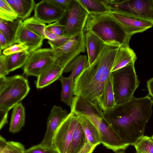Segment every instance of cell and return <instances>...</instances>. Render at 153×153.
<instances>
[{"instance_id": "cell-44", "label": "cell", "mask_w": 153, "mask_h": 153, "mask_svg": "<svg viewBox=\"0 0 153 153\" xmlns=\"http://www.w3.org/2000/svg\"><path fill=\"white\" fill-rule=\"evenodd\" d=\"M151 139L153 141V135L151 137Z\"/></svg>"}, {"instance_id": "cell-36", "label": "cell", "mask_w": 153, "mask_h": 153, "mask_svg": "<svg viewBox=\"0 0 153 153\" xmlns=\"http://www.w3.org/2000/svg\"><path fill=\"white\" fill-rule=\"evenodd\" d=\"M28 47L25 43L16 44L3 51L2 53L7 56L24 51H27Z\"/></svg>"}, {"instance_id": "cell-7", "label": "cell", "mask_w": 153, "mask_h": 153, "mask_svg": "<svg viewBox=\"0 0 153 153\" xmlns=\"http://www.w3.org/2000/svg\"><path fill=\"white\" fill-rule=\"evenodd\" d=\"M78 0H71L63 17L59 22L65 26L63 36H78L83 31L89 14Z\"/></svg>"}, {"instance_id": "cell-6", "label": "cell", "mask_w": 153, "mask_h": 153, "mask_svg": "<svg viewBox=\"0 0 153 153\" xmlns=\"http://www.w3.org/2000/svg\"><path fill=\"white\" fill-rule=\"evenodd\" d=\"M110 12L125 14L153 23V0H103Z\"/></svg>"}, {"instance_id": "cell-30", "label": "cell", "mask_w": 153, "mask_h": 153, "mask_svg": "<svg viewBox=\"0 0 153 153\" xmlns=\"http://www.w3.org/2000/svg\"><path fill=\"white\" fill-rule=\"evenodd\" d=\"M24 25L29 30L47 39L45 34L46 26L34 16L25 19L22 22Z\"/></svg>"}, {"instance_id": "cell-35", "label": "cell", "mask_w": 153, "mask_h": 153, "mask_svg": "<svg viewBox=\"0 0 153 153\" xmlns=\"http://www.w3.org/2000/svg\"><path fill=\"white\" fill-rule=\"evenodd\" d=\"M24 153H59L53 147L42 146L39 144L25 150Z\"/></svg>"}, {"instance_id": "cell-43", "label": "cell", "mask_w": 153, "mask_h": 153, "mask_svg": "<svg viewBox=\"0 0 153 153\" xmlns=\"http://www.w3.org/2000/svg\"><path fill=\"white\" fill-rule=\"evenodd\" d=\"M115 153H125V152L123 150H120L116 152Z\"/></svg>"}, {"instance_id": "cell-16", "label": "cell", "mask_w": 153, "mask_h": 153, "mask_svg": "<svg viewBox=\"0 0 153 153\" xmlns=\"http://www.w3.org/2000/svg\"><path fill=\"white\" fill-rule=\"evenodd\" d=\"M44 39L21 25L16 36L15 43L18 44L25 43L28 47L27 52L29 53L40 48Z\"/></svg>"}, {"instance_id": "cell-24", "label": "cell", "mask_w": 153, "mask_h": 153, "mask_svg": "<svg viewBox=\"0 0 153 153\" xmlns=\"http://www.w3.org/2000/svg\"><path fill=\"white\" fill-rule=\"evenodd\" d=\"M13 108L9 131L12 133H16L20 131L25 125V109L21 102Z\"/></svg>"}, {"instance_id": "cell-12", "label": "cell", "mask_w": 153, "mask_h": 153, "mask_svg": "<svg viewBox=\"0 0 153 153\" xmlns=\"http://www.w3.org/2000/svg\"><path fill=\"white\" fill-rule=\"evenodd\" d=\"M109 13L130 37L133 35L144 32L153 26V23L149 21L117 12H110Z\"/></svg>"}, {"instance_id": "cell-4", "label": "cell", "mask_w": 153, "mask_h": 153, "mask_svg": "<svg viewBox=\"0 0 153 153\" xmlns=\"http://www.w3.org/2000/svg\"><path fill=\"white\" fill-rule=\"evenodd\" d=\"M30 89L27 79L23 75L0 78V116L7 117L9 111L27 95Z\"/></svg>"}, {"instance_id": "cell-20", "label": "cell", "mask_w": 153, "mask_h": 153, "mask_svg": "<svg viewBox=\"0 0 153 153\" xmlns=\"http://www.w3.org/2000/svg\"><path fill=\"white\" fill-rule=\"evenodd\" d=\"M76 116L87 141L96 147L100 144L101 141L98 130L90 119L84 115Z\"/></svg>"}, {"instance_id": "cell-26", "label": "cell", "mask_w": 153, "mask_h": 153, "mask_svg": "<svg viewBox=\"0 0 153 153\" xmlns=\"http://www.w3.org/2000/svg\"><path fill=\"white\" fill-rule=\"evenodd\" d=\"M87 141L82 126L78 120L73 132L68 153H77L84 146Z\"/></svg>"}, {"instance_id": "cell-14", "label": "cell", "mask_w": 153, "mask_h": 153, "mask_svg": "<svg viewBox=\"0 0 153 153\" xmlns=\"http://www.w3.org/2000/svg\"><path fill=\"white\" fill-rule=\"evenodd\" d=\"M34 16L44 24H48L60 20L65 11L48 1L43 0L36 4Z\"/></svg>"}, {"instance_id": "cell-31", "label": "cell", "mask_w": 153, "mask_h": 153, "mask_svg": "<svg viewBox=\"0 0 153 153\" xmlns=\"http://www.w3.org/2000/svg\"><path fill=\"white\" fill-rule=\"evenodd\" d=\"M24 146L21 143L13 141H7L0 136V153H24Z\"/></svg>"}, {"instance_id": "cell-1", "label": "cell", "mask_w": 153, "mask_h": 153, "mask_svg": "<svg viewBox=\"0 0 153 153\" xmlns=\"http://www.w3.org/2000/svg\"><path fill=\"white\" fill-rule=\"evenodd\" d=\"M153 99L148 95L117 104L103 112L104 119L125 143L133 145L144 136L146 125L152 113Z\"/></svg>"}, {"instance_id": "cell-11", "label": "cell", "mask_w": 153, "mask_h": 153, "mask_svg": "<svg viewBox=\"0 0 153 153\" xmlns=\"http://www.w3.org/2000/svg\"><path fill=\"white\" fill-rule=\"evenodd\" d=\"M71 111L76 115H83L88 117L97 128L104 119L103 111L98 105L79 96H75L70 107Z\"/></svg>"}, {"instance_id": "cell-37", "label": "cell", "mask_w": 153, "mask_h": 153, "mask_svg": "<svg viewBox=\"0 0 153 153\" xmlns=\"http://www.w3.org/2000/svg\"><path fill=\"white\" fill-rule=\"evenodd\" d=\"M45 28L53 33L63 36L65 26L60 24L57 21L46 25Z\"/></svg>"}, {"instance_id": "cell-19", "label": "cell", "mask_w": 153, "mask_h": 153, "mask_svg": "<svg viewBox=\"0 0 153 153\" xmlns=\"http://www.w3.org/2000/svg\"><path fill=\"white\" fill-rule=\"evenodd\" d=\"M135 53L129 45L120 46L116 55L111 73L121 69L137 59Z\"/></svg>"}, {"instance_id": "cell-18", "label": "cell", "mask_w": 153, "mask_h": 153, "mask_svg": "<svg viewBox=\"0 0 153 153\" xmlns=\"http://www.w3.org/2000/svg\"><path fill=\"white\" fill-rule=\"evenodd\" d=\"M64 69L55 62L37 77L36 82V88H44L59 79L62 75Z\"/></svg>"}, {"instance_id": "cell-27", "label": "cell", "mask_w": 153, "mask_h": 153, "mask_svg": "<svg viewBox=\"0 0 153 153\" xmlns=\"http://www.w3.org/2000/svg\"><path fill=\"white\" fill-rule=\"evenodd\" d=\"M29 53L24 51L6 56L5 62L7 71L9 73L23 67Z\"/></svg>"}, {"instance_id": "cell-40", "label": "cell", "mask_w": 153, "mask_h": 153, "mask_svg": "<svg viewBox=\"0 0 153 153\" xmlns=\"http://www.w3.org/2000/svg\"><path fill=\"white\" fill-rule=\"evenodd\" d=\"M95 147L87 140L84 146L77 153H92Z\"/></svg>"}, {"instance_id": "cell-23", "label": "cell", "mask_w": 153, "mask_h": 153, "mask_svg": "<svg viewBox=\"0 0 153 153\" xmlns=\"http://www.w3.org/2000/svg\"><path fill=\"white\" fill-rule=\"evenodd\" d=\"M16 12L18 18L23 21L30 17L36 5L33 0H6Z\"/></svg>"}, {"instance_id": "cell-10", "label": "cell", "mask_w": 153, "mask_h": 153, "mask_svg": "<svg viewBox=\"0 0 153 153\" xmlns=\"http://www.w3.org/2000/svg\"><path fill=\"white\" fill-rule=\"evenodd\" d=\"M83 31L80 35L72 37L62 46L54 50L55 62L64 68L81 53L85 51Z\"/></svg>"}, {"instance_id": "cell-41", "label": "cell", "mask_w": 153, "mask_h": 153, "mask_svg": "<svg viewBox=\"0 0 153 153\" xmlns=\"http://www.w3.org/2000/svg\"><path fill=\"white\" fill-rule=\"evenodd\" d=\"M8 42L4 35L0 32V51L4 50L9 48Z\"/></svg>"}, {"instance_id": "cell-32", "label": "cell", "mask_w": 153, "mask_h": 153, "mask_svg": "<svg viewBox=\"0 0 153 153\" xmlns=\"http://www.w3.org/2000/svg\"><path fill=\"white\" fill-rule=\"evenodd\" d=\"M45 34L48 44L53 50L62 46L72 37L56 35L50 32L46 28Z\"/></svg>"}, {"instance_id": "cell-21", "label": "cell", "mask_w": 153, "mask_h": 153, "mask_svg": "<svg viewBox=\"0 0 153 153\" xmlns=\"http://www.w3.org/2000/svg\"><path fill=\"white\" fill-rule=\"evenodd\" d=\"M97 104L103 112H107L111 110L116 105L113 90L112 77L111 74L105 86Z\"/></svg>"}, {"instance_id": "cell-39", "label": "cell", "mask_w": 153, "mask_h": 153, "mask_svg": "<svg viewBox=\"0 0 153 153\" xmlns=\"http://www.w3.org/2000/svg\"><path fill=\"white\" fill-rule=\"evenodd\" d=\"M49 1L65 11L67 9L71 0H48Z\"/></svg>"}, {"instance_id": "cell-5", "label": "cell", "mask_w": 153, "mask_h": 153, "mask_svg": "<svg viewBox=\"0 0 153 153\" xmlns=\"http://www.w3.org/2000/svg\"><path fill=\"white\" fill-rule=\"evenodd\" d=\"M135 61L111 73L115 100L117 104L127 102L134 97L140 81L135 72Z\"/></svg>"}, {"instance_id": "cell-15", "label": "cell", "mask_w": 153, "mask_h": 153, "mask_svg": "<svg viewBox=\"0 0 153 153\" xmlns=\"http://www.w3.org/2000/svg\"><path fill=\"white\" fill-rule=\"evenodd\" d=\"M101 143L114 152L124 150L129 146L123 142L112 130L104 119L97 127Z\"/></svg>"}, {"instance_id": "cell-9", "label": "cell", "mask_w": 153, "mask_h": 153, "mask_svg": "<svg viewBox=\"0 0 153 153\" xmlns=\"http://www.w3.org/2000/svg\"><path fill=\"white\" fill-rule=\"evenodd\" d=\"M78 122L77 116L71 111L56 131L53 140V146L59 153H68Z\"/></svg>"}, {"instance_id": "cell-8", "label": "cell", "mask_w": 153, "mask_h": 153, "mask_svg": "<svg viewBox=\"0 0 153 153\" xmlns=\"http://www.w3.org/2000/svg\"><path fill=\"white\" fill-rule=\"evenodd\" d=\"M56 56L51 48H39L29 53L22 67L24 74L37 77L55 61Z\"/></svg>"}, {"instance_id": "cell-29", "label": "cell", "mask_w": 153, "mask_h": 153, "mask_svg": "<svg viewBox=\"0 0 153 153\" xmlns=\"http://www.w3.org/2000/svg\"><path fill=\"white\" fill-rule=\"evenodd\" d=\"M78 0L89 14H104L110 12L109 9L103 0Z\"/></svg>"}, {"instance_id": "cell-33", "label": "cell", "mask_w": 153, "mask_h": 153, "mask_svg": "<svg viewBox=\"0 0 153 153\" xmlns=\"http://www.w3.org/2000/svg\"><path fill=\"white\" fill-rule=\"evenodd\" d=\"M133 146L136 153H153V141L150 137L143 136Z\"/></svg>"}, {"instance_id": "cell-2", "label": "cell", "mask_w": 153, "mask_h": 153, "mask_svg": "<svg viewBox=\"0 0 153 153\" xmlns=\"http://www.w3.org/2000/svg\"><path fill=\"white\" fill-rule=\"evenodd\" d=\"M120 46L105 44L96 60L74 79V95L97 104L111 75L115 57Z\"/></svg>"}, {"instance_id": "cell-3", "label": "cell", "mask_w": 153, "mask_h": 153, "mask_svg": "<svg viewBox=\"0 0 153 153\" xmlns=\"http://www.w3.org/2000/svg\"><path fill=\"white\" fill-rule=\"evenodd\" d=\"M86 31L92 32L108 45H129L131 38L109 13L89 14L83 30Z\"/></svg>"}, {"instance_id": "cell-38", "label": "cell", "mask_w": 153, "mask_h": 153, "mask_svg": "<svg viewBox=\"0 0 153 153\" xmlns=\"http://www.w3.org/2000/svg\"><path fill=\"white\" fill-rule=\"evenodd\" d=\"M0 78L5 77L9 74L7 71L5 62L6 56L0 52Z\"/></svg>"}, {"instance_id": "cell-13", "label": "cell", "mask_w": 153, "mask_h": 153, "mask_svg": "<svg viewBox=\"0 0 153 153\" xmlns=\"http://www.w3.org/2000/svg\"><path fill=\"white\" fill-rule=\"evenodd\" d=\"M69 114L66 109L60 106L54 105L53 106L47 120V128L41 145L49 147L53 146V140L56 130Z\"/></svg>"}, {"instance_id": "cell-25", "label": "cell", "mask_w": 153, "mask_h": 153, "mask_svg": "<svg viewBox=\"0 0 153 153\" xmlns=\"http://www.w3.org/2000/svg\"><path fill=\"white\" fill-rule=\"evenodd\" d=\"M59 80L62 84L60 101L70 107L74 98V80L69 76L67 77L62 75Z\"/></svg>"}, {"instance_id": "cell-34", "label": "cell", "mask_w": 153, "mask_h": 153, "mask_svg": "<svg viewBox=\"0 0 153 153\" xmlns=\"http://www.w3.org/2000/svg\"><path fill=\"white\" fill-rule=\"evenodd\" d=\"M18 18L17 14L6 0H0V19L13 22Z\"/></svg>"}, {"instance_id": "cell-28", "label": "cell", "mask_w": 153, "mask_h": 153, "mask_svg": "<svg viewBox=\"0 0 153 153\" xmlns=\"http://www.w3.org/2000/svg\"><path fill=\"white\" fill-rule=\"evenodd\" d=\"M88 59L86 55H79L71 61L65 68L63 73L71 72L69 77L74 79L85 68Z\"/></svg>"}, {"instance_id": "cell-17", "label": "cell", "mask_w": 153, "mask_h": 153, "mask_svg": "<svg viewBox=\"0 0 153 153\" xmlns=\"http://www.w3.org/2000/svg\"><path fill=\"white\" fill-rule=\"evenodd\" d=\"M83 32L85 45L88 58L86 65L90 66L97 59L105 44L92 32L90 31Z\"/></svg>"}, {"instance_id": "cell-22", "label": "cell", "mask_w": 153, "mask_h": 153, "mask_svg": "<svg viewBox=\"0 0 153 153\" xmlns=\"http://www.w3.org/2000/svg\"><path fill=\"white\" fill-rule=\"evenodd\" d=\"M22 22L19 18L13 22L7 21L0 19V32L6 38L9 47L16 43L18 31Z\"/></svg>"}, {"instance_id": "cell-42", "label": "cell", "mask_w": 153, "mask_h": 153, "mask_svg": "<svg viewBox=\"0 0 153 153\" xmlns=\"http://www.w3.org/2000/svg\"><path fill=\"white\" fill-rule=\"evenodd\" d=\"M147 82L149 94L153 99V77L148 80Z\"/></svg>"}]
</instances>
